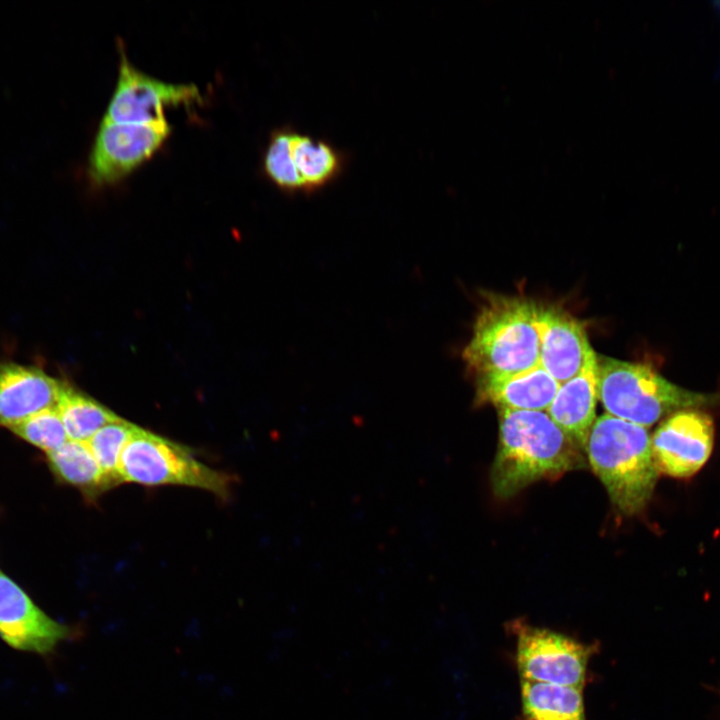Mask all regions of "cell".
<instances>
[{
	"label": "cell",
	"instance_id": "cell-1",
	"mask_svg": "<svg viewBox=\"0 0 720 720\" xmlns=\"http://www.w3.org/2000/svg\"><path fill=\"white\" fill-rule=\"evenodd\" d=\"M583 467L582 449L546 411L499 409V441L491 469L497 497L509 498L536 481Z\"/></svg>",
	"mask_w": 720,
	"mask_h": 720
},
{
	"label": "cell",
	"instance_id": "cell-2",
	"mask_svg": "<svg viewBox=\"0 0 720 720\" xmlns=\"http://www.w3.org/2000/svg\"><path fill=\"white\" fill-rule=\"evenodd\" d=\"M585 452L613 505L625 515L641 512L659 475L646 427L603 414L592 426Z\"/></svg>",
	"mask_w": 720,
	"mask_h": 720
},
{
	"label": "cell",
	"instance_id": "cell-3",
	"mask_svg": "<svg viewBox=\"0 0 720 720\" xmlns=\"http://www.w3.org/2000/svg\"><path fill=\"white\" fill-rule=\"evenodd\" d=\"M537 307L519 297L488 296L463 350L467 367L480 377L539 365Z\"/></svg>",
	"mask_w": 720,
	"mask_h": 720
},
{
	"label": "cell",
	"instance_id": "cell-4",
	"mask_svg": "<svg viewBox=\"0 0 720 720\" xmlns=\"http://www.w3.org/2000/svg\"><path fill=\"white\" fill-rule=\"evenodd\" d=\"M598 399L607 414L643 427L679 410L720 403L719 394L690 391L646 365L611 358L598 361Z\"/></svg>",
	"mask_w": 720,
	"mask_h": 720
},
{
	"label": "cell",
	"instance_id": "cell-5",
	"mask_svg": "<svg viewBox=\"0 0 720 720\" xmlns=\"http://www.w3.org/2000/svg\"><path fill=\"white\" fill-rule=\"evenodd\" d=\"M122 482L145 486L181 485L203 489L226 500L235 482L231 474L201 462L182 444L136 426L121 454Z\"/></svg>",
	"mask_w": 720,
	"mask_h": 720
},
{
	"label": "cell",
	"instance_id": "cell-6",
	"mask_svg": "<svg viewBox=\"0 0 720 720\" xmlns=\"http://www.w3.org/2000/svg\"><path fill=\"white\" fill-rule=\"evenodd\" d=\"M515 641L514 662L520 679L584 688L588 665L598 650L565 633L516 618L506 624Z\"/></svg>",
	"mask_w": 720,
	"mask_h": 720
},
{
	"label": "cell",
	"instance_id": "cell-7",
	"mask_svg": "<svg viewBox=\"0 0 720 720\" xmlns=\"http://www.w3.org/2000/svg\"><path fill=\"white\" fill-rule=\"evenodd\" d=\"M201 99L193 84H172L138 69L122 54L118 81L103 121L132 124L165 122L164 108Z\"/></svg>",
	"mask_w": 720,
	"mask_h": 720
},
{
	"label": "cell",
	"instance_id": "cell-8",
	"mask_svg": "<svg viewBox=\"0 0 720 720\" xmlns=\"http://www.w3.org/2000/svg\"><path fill=\"white\" fill-rule=\"evenodd\" d=\"M169 132L167 121L132 124L102 120L89 155L90 179L99 185L120 180L148 160Z\"/></svg>",
	"mask_w": 720,
	"mask_h": 720
},
{
	"label": "cell",
	"instance_id": "cell-9",
	"mask_svg": "<svg viewBox=\"0 0 720 720\" xmlns=\"http://www.w3.org/2000/svg\"><path fill=\"white\" fill-rule=\"evenodd\" d=\"M714 444L711 416L690 408L670 414L655 430L651 449L659 473L687 478L709 459Z\"/></svg>",
	"mask_w": 720,
	"mask_h": 720
},
{
	"label": "cell",
	"instance_id": "cell-10",
	"mask_svg": "<svg viewBox=\"0 0 720 720\" xmlns=\"http://www.w3.org/2000/svg\"><path fill=\"white\" fill-rule=\"evenodd\" d=\"M79 628L44 613L13 580L0 572V637L10 647L42 655L63 641L76 639Z\"/></svg>",
	"mask_w": 720,
	"mask_h": 720
},
{
	"label": "cell",
	"instance_id": "cell-11",
	"mask_svg": "<svg viewBox=\"0 0 720 720\" xmlns=\"http://www.w3.org/2000/svg\"><path fill=\"white\" fill-rule=\"evenodd\" d=\"M539 365L562 384L577 375L593 351L583 326L554 307H537Z\"/></svg>",
	"mask_w": 720,
	"mask_h": 720
},
{
	"label": "cell",
	"instance_id": "cell-12",
	"mask_svg": "<svg viewBox=\"0 0 720 720\" xmlns=\"http://www.w3.org/2000/svg\"><path fill=\"white\" fill-rule=\"evenodd\" d=\"M64 384L38 367L0 362V426L56 409Z\"/></svg>",
	"mask_w": 720,
	"mask_h": 720
},
{
	"label": "cell",
	"instance_id": "cell-13",
	"mask_svg": "<svg viewBox=\"0 0 720 720\" xmlns=\"http://www.w3.org/2000/svg\"><path fill=\"white\" fill-rule=\"evenodd\" d=\"M598 399V359L590 353L582 370L560 384L554 399L546 410L550 418L582 450L596 420Z\"/></svg>",
	"mask_w": 720,
	"mask_h": 720
},
{
	"label": "cell",
	"instance_id": "cell-14",
	"mask_svg": "<svg viewBox=\"0 0 720 720\" xmlns=\"http://www.w3.org/2000/svg\"><path fill=\"white\" fill-rule=\"evenodd\" d=\"M477 400L499 409L546 411L560 384L540 365L506 374L477 377Z\"/></svg>",
	"mask_w": 720,
	"mask_h": 720
},
{
	"label": "cell",
	"instance_id": "cell-15",
	"mask_svg": "<svg viewBox=\"0 0 720 720\" xmlns=\"http://www.w3.org/2000/svg\"><path fill=\"white\" fill-rule=\"evenodd\" d=\"M47 460L58 480L78 488L88 500L117 486L103 472L87 442L68 440L47 453Z\"/></svg>",
	"mask_w": 720,
	"mask_h": 720
},
{
	"label": "cell",
	"instance_id": "cell-16",
	"mask_svg": "<svg viewBox=\"0 0 720 720\" xmlns=\"http://www.w3.org/2000/svg\"><path fill=\"white\" fill-rule=\"evenodd\" d=\"M518 720H587L583 689L520 679Z\"/></svg>",
	"mask_w": 720,
	"mask_h": 720
},
{
	"label": "cell",
	"instance_id": "cell-17",
	"mask_svg": "<svg viewBox=\"0 0 720 720\" xmlns=\"http://www.w3.org/2000/svg\"><path fill=\"white\" fill-rule=\"evenodd\" d=\"M290 150L303 192H313L326 186L343 168L342 154L332 145L292 130Z\"/></svg>",
	"mask_w": 720,
	"mask_h": 720
},
{
	"label": "cell",
	"instance_id": "cell-18",
	"mask_svg": "<svg viewBox=\"0 0 720 720\" xmlns=\"http://www.w3.org/2000/svg\"><path fill=\"white\" fill-rule=\"evenodd\" d=\"M69 440L88 442L103 426L121 418L86 394L65 383L57 407Z\"/></svg>",
	"mask_w": 720,
	"mask_h": 720
},
{
	"label": "cell",
	"instance_id": "cell-19",
	"mask_svg": "<svg viewBox=\"0 0 720 720\" xmlns=\"http://www.w3.org/2000/svg\"><path fill=\"white\" fill-rule=\"evenodd\" d=\"M136 426L120 419L103 426L87 442L103 472L116 485L122 483L119 476L121 454Z\"/></svg>",
	"mask_w": 720,
	"mask_h": 720
},
{
	"label": "cell",
	"instance_id": "cell-20",
	"mask_svg": "<svg viewBox=\"0 0 720 720\" xmlns=\"http://www.w3.org/2000/svg\"><path fill=\"white\" fill-rule=\"evenodd\" d=\"M291 130H278L271 136L264 157L267 176L280 189L289 193L303 192V185L290 150Z\"/></svg>",
	"mask_w": 720,
	"mask_h": 720
},
{
	"label": "cell",
	"instance_id": "cell-21",
	"mask_svg": "<svg viewBox=\"0 0 720 720\" xmlns=\"http://www.w3.org/2000/svg\"><path fill=\"white\" fill-rule=\"evenodd\" d=\"M10 429L47 453L58 449L69 440L56 409L39 412Z\"/></svg>",
	"mask_w": 720,
	"mask_h": 720
}]
</instances>
